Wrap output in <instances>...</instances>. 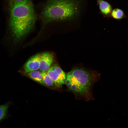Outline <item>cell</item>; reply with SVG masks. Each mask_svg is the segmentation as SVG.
I'll list each match as a JSON object with an SVG mask.
<instances>
[{"label":"cell","instance_id":"obj_4","mask_svg":"<svg viewBox=\"0 0 128 128\" xmlns=\"http://www.w3.org/2000/svg\"><path fill=\"white\" fill-rule=\"evenodd\" d=\"M46 72L52 80L54 84L57 86L59 87L65 84L66 75L57 65L54 64L51 66Z\"/></svg>","mask_w":128,"mask_h":128},{"label":"cell","instance_id":"obj_9","mask_svg":"<svg viewBox=\"0 0 128 128\" xmlns=\"http://www.w3.org/2000/svg\"><path fill=\"white\" fill-rule=\"evenodd\" d=\"M27 75L34 81L44 85L41 72L37 70L29 72Z\"/></svg>","mask_w":128,"mask_h":128},{"label":"cell","instance_id":"obj_12","mask_svg":"<svg viewBox=\"0 0 128 128\" xmlns=\"http://www.w3.org/2000/svg\"><path fill=\"white\" fill-rule=\"evenodd\" d=\"M10 8L15 4L20 2L23 0H8Z\"/></svg>","mask_w":128,"mask_h":128},{"label":"cell","instance_id":"obj_11","mask_svg":"<svg viewBox=\"0 0 128 128\" xmlns=\"http://www.w3.org/2000/svg\"><path fill=\"white\" fill-rule=\"evenodd\" d=\"M41 74L44 85L52 87L54 84L51 78L47 74L46 71H42Z\"/></svg>","mask_w":128,"mask_h":128},{"label":"cell","instance_id":"obj_3","mask_svg":"<svg viewBox=\"0 0 128 128\" xmlns=\"http://www.w3.org/2000/svg\"><path fill=\"white\" fill-rule=\"evenodd\" d=\"M92 82L90 73L81 68H75L66 74L65 84L69 90L77 94L83 95L87 93Z\"/></svg>","mask_w":128,"mask_h":128},{"label":"cell","instance_id":"obj_7","mask_svg":"<svg viewBox=\"0 0 128 128\" xmlns=\"http://www.w3.org/2000/svg\"><path fill=\"white\" fill-rule=\"evenodd\" d=\"M97 1L102 13L106 16H111V14L113 10L111 5L103 0H98Z\"/></svg>","mask_w":128,"mask_h":128},{"label":"cell","instance_id":"obj_6","mask_svg":"<svg viewBox=\"0 0 128 128\" xmlns=\"http://www.w3.org/2000/svg\"><path fill=\"white\" fill-rule=\"evenodd\" d=\"M53 60L54 56L52 53H42L41 55L39 69L42 71H47L51 67Z\"/></svg>","mask_w":128,"mask_h":128},{"label":"cell","instance_id":"obj_2","mask_svg":"<svg viewBox=\"0 0 128 128\" xmlns=\"http://www.w3.org/2000/svg\"><path fill=\"white\" fill-rule=\"evenodd\" d=\"M78 11L75 0H49L44 8L42 14L46 21L50 22L69 19Z\"/></svg>","mask_w":128,"mask_h":128},{"label":"cell","instance_id":"obj_8","mask_svg":"<svg viewBox=\"0 0 128 128\" xmlns=\"http://www.w3.org/2000/svg\"><path fill=\"white\" fill-rule=\"evenodd\" d=\"M11 103L10 102L8 101L0 105V123L9 117L8 110Z\"/></svg>","mask_w":128,"mask_h":128},{"label":"cell","instance_id":"obj_5","mask_svg":"<svg viewBox=\"0 0 128 128\" xmlns=\"http://www.w3.org/2000/svg\"><path fill=\"white\" fill-rule=\"evenodd\" d=\"M41 54H37L31 58L25 64L24 69L25 73L37 70L39 69Z\"/></svg>","mask_w":128,"mask_h":128},{"label":"cell","instance_id":"obj_10","mask_svg":"<svg viewBox=\"0 0 128 128\" xmlns=\"http://www.w3.org/2000/svg\"><path fill=\"white\" fill-rule=\"evenodd\" d=\"M111 16L116 20H120L125 18L126 16L123 11L119 8L113 9L111 14Z\"/></svg>","mask_w":128,"mask_h":128},{"label":"cell","instance_id":"obj_1","mask_svg":"<svg viewBox=\"0 0 128 128\" xmlns=\"http://www.w3.org/2000/svg\"><path fill=\"white\" fill-rule=\"evenodd\" d=\"M10 26L15 39L18 40L30 32L36 17L31 0H23L10 8Z\"/></svg>","mask_w":128,"mask_h":128}]
</instances>
